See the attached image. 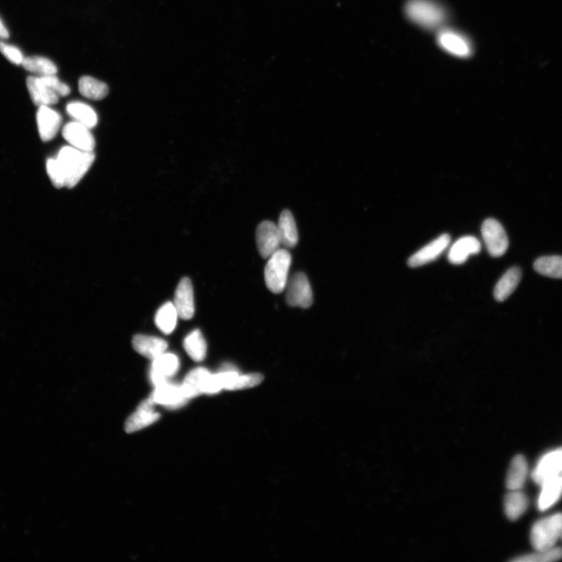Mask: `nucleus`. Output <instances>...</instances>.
Returning <instances> with one entry per match:
<instances>
[{"label": "nucleus", "instance_id": "obj_2", "mask_svg": "<svg viewBox=\"0 0 562 562\" xmlns=\"http://www.w3.org/2000/svg\"><path fill=\"white\" fill-rule=\"evenodd\" d=\"M404 11L412 23L426 30H440L449 19L447 11L435 0H409Z\"/></svg>", "mask_w": 562, "mask_h": 562}, {"label": "nucleus", "instance_id": "obj_17", "mask_svg": "<svg viewBox=\"0 0 562 562\" xmlns=\"http://www.w3.org/2000/svg\"><path fill=\"white\" fill-rule=\"evenodd\" d=\"M132 344L137 352L153 360L168 349V342L163 339L143 334L136 335L132 340Z\"/></svg>", "mask_w": 562, "mask_h": 562}, {"label": "nucleus", "instance_id": "obj_33", "mask_svg": "<svg viewBox=\"0 0 562 562\" xmlns=\"http://www.w3.org/2000/svg\"><path fill=\"white\" fill-rule=\"evenodd\" d=\"M44 83L59 96H67L71 93L70 87L63 83L59 78L53 76H39Z\"/></svg>", "mask_w": 562, "mask_h": 562}, {"label": "nucleus", "instance_id": "obj_16", "mask_svg": "<svg viewBox=\"0 0 562 562\" xmlns=\"http://www.w3.org/2000/svg\"><path fill=\"white\" fill-rule=\"evenodd\" d=\"M155 404L151 398L143 402L128 419L126 431L133 433L155 423L159 419L160 414L154 410Z\"/></svg>", "mask_w": 562, "mask_h": 562}, {"label": "nucleus", "instance_id": "obj_32", "mask_svg": "<svg viewBox=\"0 0 562 562\" xmlns=\"http://www.w3.org/2000/svg\"><path fill=\"white\" fill-rule=\"evenodd\" d=\"M562 559V548H553L548 550H536V552L528 553L512 559L514 562H552Z\"/></svg>", "mask_w": 562, "mask_h": 562}, {"label": "nucleus", "instance_id": "obj_10", "mask_svg": "<svg viewBox=\"0 0 562 562\" xmlns=\"http://www.w3.org/2000/svg\"><path fill=\"white\" fill-rule=\"evenodd\" d=\"M562 473V449L548 452L540 459L532 474L535 483L543 484Z\"/></svg>", "mask_w": 562, "mask_h": 562}, {"label": "nucleus", "instance_id": "obj_14", "mask_svg": "<svg viewBox=\"0 0 562 562\" xmlns=\"http://www.w3.org/2000/svg\"><path fill=\"white\" fill-rule=\"evenodd\" d=\"M180 367L177 355L163 353L153 360L150 373L152 383L155 387L168 382V378L175 375Z\"/></svg>", "mask_w": 562, "mask_h": 562}, {"label": "nucleus", "instance_id": "obj_1", "mask_svg": "<svg viewBox=\"0 0 562 562\" xmlns=\"http://www.w3.org/2000/svg\"><path fill=\"white\" fill-rule=\"evenodd\" d=\"M96 159L93 152H85L73 146H64L56 158L46 161V171L57 188H72L86 175Z\"/></svg>", "mask_w": 562, "mask_h": 562}, {"label": "nucleus", "instance_id": "obj_15", "mask_svg": "<svg viewBox=\"0 0 562 562\" xmlns=\"http://www.w3.org/2000/svg\"><path fill=\"white\" fill-rule=\"evenodd\" d=\"M175 305L180 318L192 319L195 314L193 287L189 278L181 280L177 287Z\"/></svg>", "mask_w": 562, "mask_h": 562}, {"label": "nucleus", "instance_id": "obj_26", "mask_svg": "<svg viewBox=\"0 0 562 562\" xmlns=\"http://www.w3.org/2000/svg\"><path fill=\"white\" fill-rule=\"evenodd\" d=\"M67 112L74 121L90 129L96 126L98 117L92 107L81 102H71L67 106Z\"/></svg>", "mask_w": 562, "mask_h": 562}, {"label": "nucleus", "instance_id": "obj_19", "mask_svg": "<svg viewBox=\"0 0 562 562\" xmlns=\"http://www.w3.org/2000/svg\"><path fill=\"white\" fill-rule=\"evenodd\" d=\"M27 87L31 101L37 106H51L59 102V96L46 86L39 76L27 78Z\"/></svg>", "mask_w": 562, "mask_h": 562}, {"label": "nucleus", "instance_id": "obj_18", "mask_svg": "<svg viewBox=\"0 0 562 562\" xmlns=\"http://www.w3.org/2000/svg\"><path fill=\"white\" fill-rule=\"evenodd\" d=\"M481 250V244L473 236L461 237L454 243L449 251V260L454 265L464 263L469 255L478 254Z\"/></svg>", "mask_w": 562, "mask_h": 562}, {"label": "nucleus", "instance_id": "obj_23", "mask_svg": "<svg viewBox=\"0 0 562 562\" xmlns=\"http://www.w3.org/2000/svg\"><path fill=\"white\" fill-rule=\"evenodd\" d=\"M277 228L281 240V245L286 247H294L299 242V234L292 213L284 210L280 215Z\"/></svg>", "mask_w": 562, "mask_h": 562}, {"label": "nucleus", "instance_id": "obj_24", "mask_svg": "<svg viewBox=\"0 0 562 562\" xmlns=\"http://www.w3.org/2000/svg\"><path fill=\"white\" fill-rule=\"evenodd\" d=\"M522 271L518 267L509 269L499 280L494 288V297L498 302H504L515 292L518 285Z\"/></svg>", "mask_w": 562, "mask_h": 562}, {"label": "nucleus", "instance_id": "obj_9", "mask_svg": "<svg viewBox=\"0 0 562 562\" xmlns=\"http://www.w3.org/2000/svg\"><path fill=\"white\" fill-rule=\"evenodd\" d=\"M256 242L262 257L269 258L281 245L277 225L271 221L262 222L256 230Z\"/></svg>", "mask_w": 562, "mask_h": 562}, {"label": "nucleus", "instance_id": "obj_27", "mask_svg": "<svg viewBox=\"0 0 562 562\" xmlns=\"http://www.w3.org/2000/svg\"><path fill=\"white\" fill-rule=\"evenodd\" d=\"M80 93L93 101H101L109 93V88L103 81L94 78L84 76L78 82Z\"/></svg>", "mask_w": 562, "mask_h": 562}, {"label": "nucleus", "instance_id": "obj_11", "mask_svg": "<svg viewBox=\"0 0 562 562\" xmlns=\"http://www.w3.org/2000/svg\"><path fill=\"white\" fill-rule=\"evenodd\" d=\"M151 399L155 404H161L170 409L183 407L188 401L184 395L181 385L168 382L156 386Z\"/></svg>", "mask_w": 562, "mask_h": 562}, {"label": "nucleus", "instance_id": "obj_13", "mask_svg": "<svg viewBox=\"0 0 562 562\" xmlns=\"http://www.w3.org/2000/svg\"><path fill=\"white\" fill-rule=\"evenodd\" d=\"M62 117L48 106H39L37 123L39 133L44 142L53 139L61 126Z\"/></svg>", "mask_w": 562, "mask_h": 562}, {"label": "nucleus", "instance_id": "obj_12", "mask_svg": "<svg viewBox=\"0 0 562 562\" xmlns=\"http://www.w3.org/2000/svg\"><path fill=\"white\" fill-rule=\"evenodd\" d=\"M450 242L449 235H441L412 255L408 261L409 266L412 268L419 267L436 260L447 249Z\"/></svg>", "mask_w": 562, "mask_h": 562}, {"label": "nucleus", "instance_id": "obj_28", "mask_svg": "<svg viewBox=\"0 0 562 562\" xmlns=\"http://www.w3.org/2000/svg\"><path fill=\"white\" fill-rule=\"evenodd\" d=\"M184 348L192 359L202 362L205 359L208 346L200 329H195L185 339Z\"/></svg>", "mask_w": 562, "mask_h": 562}, {"label": "nucleus", "instance_id": "obj_3", "mask_svg": "<svg viewBox=\"0 0 562 562\" xmlns=\"http://www.w3.org/2000/svg\"><path fill=\"white\" fill-rule=\"evenodd\" d=\"M292 255L286 250H278L270 256L265 267L266 285L270 292L279 294L284 292L287 283Z\"/></svg>", "mask_w": 562, "mask_h": 562}, {"label": "nucleus", "instance_id": "obj_6", "mask_svg": "<svg viewBox=\"0 0 562 562\" xmlns=\"http://www.w3.org/2000/svg\"><path fill=\"white\" fill-rule=\"evenodd\" d=\"M287 303L292 307L308 309L313 302V295L307 275L297 272L287 283Z\"/></svg>", "mask_w": 562, "mask_h": 562}, {"label": "nucleus", "instance_id": "obj_29", "mask_svg": "<svg viewBox=\"0 0 562 562\" xmlns=\"http://www.w3.org/2000/svg\"><path fill=\"white\" fill-rule=\"evenodd\" d=\"M178 317L175 305L171 302H167L156 313V326L163 334H169L175 329Z\"/></svg>", "mask_w": 562, "mask_h": 562}, {"label": "nucleus", "instance_id": "obj_35", "mask_svg": "<svg viewBox=\"0 0 562 562\" xmlns=\"http://www.w3.org/2000/svg\"><path fill=\"white\" fill-rule=\"evenodd\" d=\"M9 31L6 29L1 19H0V38L6 39L9 38Z\"/></svg>", "mask_w": 562, "mask_h": 562}, {"label": "nucleus", "instance_id": "obj_5", "mask_svg": "<svg viewBox=\"0 0 562 562\" xmlns=\"http://www.w3.org/2000/svg\"><path fill=\"white\" fill-rule=\"evenodd\" d=\"M437 44L449 54L468 58L474 53V46L470 39L462 33L449 28L438 30L436 35Z\"/></svg>", "mask_w": 562, "mask_h": 562}, {"label": "nucleus", "instance_id": "obj_30", "mask_svg": "<svg viewBox=\"0 0 562 562\" xmlns=\"http://www.w3.org/2000/svg\"><path fill=\"white\" fill-rule=\"evenodd\" d=\"M533 267L543 276L562 279V256H543L535 261Z\"/></svg>", "mask_w": 562, "mask_h": 562}, {"label": "nucleus", "instance_id": "obj_21", "mask_svg": "<svg viewBox=\"0 0 562 562\" xmlns=\"http://www.w3.org/2000/svg\"><path fill=\"white\" fill-rule=\"evenodd\" d=\"M537 503V507L541 511L551 508L560 499L562 494V477L558 476L545 481Z\"/></svg>", "mask_w": 562, "mask_h": 562}, {"label": "nucleus", "instance_id": "obj_34", "mask_svg": "<svg viewBox=\"0 0 562 562\" xmlns=\"http://www.w3.org/2000/svg\"><path fill=\"white\" fill-rule=\"evenodd\" d=\"M0 53H1L8 61L16 65L22 64L24 59L19 48L2 42H0Z\"/></svg>", "mask_w": 562, "mask_h": 562}, {"label": "nucleus", "instance_id": "obj_36", "mask_svg": "<svg viewBox=\"0 0 562 562\" xmlns=\"http://www.w3.org/2000/svg\"><path fill=\"white\" fill-rule=\"evenodd\" d=\"M561 538H562V533H561Z\"/></svg>", "mask_w": 562, "mask_h": 562}, {"label": "nucleus", "instance_id": "obj_25", "mask_svg": "<svg viewBox=\"0 0 562 562\" xmlns=\"http://www.w3.org/2000/svg\"><path fill=\"white\" fill-rule=\"evenodd\" d=\"M528 506L526 495L518 491H510L504 500V509L509 519L516 521L522 516Z\"/></svg>", "mask_w": 562, "mask_h": 562}, {"label": "nucleus", "instance_id": "obj_7", "mask_svg": "<svg viewBox=\"0 0 562 562\" xmlns=\"http://www.w3.org/2000/svg\"><path fill=\"white\" fill-rule=\"evenodd\" d=\"M482 235L487 250L493 257H500L509 247V238L505 229L498 220L486 219L482 225Z\"/></svg>", "mask_w": 562, "mask_h": 562}, {"label": "nucleus", "instance_id": "obj_31", "mask_svg": "<svg viewBox=\"0 0 562 562\" xmlns=\"http://www.w3.org/2000/svg\"><path fill=\"white\" fill-rule=\"evenodd\" d=\"M22 65L28 71L39 76H53L57 73L56 66L46 57L28 56L24 58Z\"/></svg>", "mask_w": 562, "mask_h": 562}, {"label": "nucleus", "instance_id": "obj_4", "mask_svg": "<svg viewBox=\"0 0 562 562\" xmlns=\"http://www.w3.org/2000/svg\"><path fill=\"white\" fill-rule=\"evenodd\" d=\"M562 533V514L543 518L533 525L531 541L536 550H548L555 545Z\"/></svg>", "mask_w": 562, "mask_h": 562}, {"label": "nucleus", "instance_id": "obj_20", "mask_svg": "<svg viewBox=\"0 0 562 562\" xmlns=\"http://www.w3.org/2000/svg\"><path fill=\"white\" fill-rule=\"evenodd\" d=\"M211 374L205 368H197L190 372L181 384L185 398L190 400L205 394V386Z\"/></svg>", "mask_w": 562, "mask_h": 562}, {"label": "nucleus", "instance_id": "obj_22", "mask_svg": "<svg viewBox=\"0 0 562 562\" xmlns=\"http://www.w3.org/2000/svg\"><path fill=\"white\" fill-rule=\"evenodd\" d=\"M528 475V464L526 458L518 454L511 462L506 477V486L509 491L523 489Z\"/></svg>", "mask_w": 562, "mask_h": 562}, {"label": "nucleus", "instance_id": "obj_8", "mask_svg": "<svg viewBox=\"0 0 562 562\" xmlns=\"http://www.w3.org/2000/svg\"><path fill=\"white\" fill-rule=\"evenodd\" d=\"M66 140L73 147L85 152H93L96 146L94 136L90 128L76 121L68 123L62 131Z\"/></svg>", "mask_w": 562, "mask_h": 562}]
</instances>
